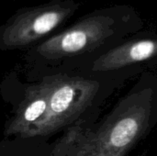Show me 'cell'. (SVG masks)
Returning <instances> with one entry per match:
<instances>
[{"mask_svg":"<svg viewBox=\"0 0 157 156\" xmlns=\"http://www.w3.org/2000/svg\"><path fill=\"white\" fill-rule=\"evenodd\" d=\"M45 81L49 91L46 112L26 138L48 136L67 125L83 111L98 87L93 81L78 77L55 75Z\"/></svg>","mask_w":157,"mask_h":156,"instance_id":"4","label":"cell"},{"mask_svg":"<svg viewBox=\"0 0 157 156\" xmlns=\"http://www.w3.org/2000/svg\"><path fill=\"white\" fill-rule=\"evenodd\" d=\"M157 56V34H144L120 42L104 51L93 63L95 71H110Z\"/></svg>","mask_w":157,"mask_h":156,"instance_id":"5","label":"cell"},{"mask_svg":"<svg viewBox=\"0 0 157 156\" xmlns=\"http://www.w3.org/2000/svg\"><path fill=\"white\" fill-rule=\"evenodd\" d=\"M48 86L45 79L26 89L14 117L6 125V136L26 138L31 128L43 117L48 106Z\"/></svg>","mask_w":157,"mask_h":156,"instance_id":"6","label":"cell"},{"mask_svg":"<svg viewBox=\"0 0 157 156\" xmlns=\"http://www.w3.org/2000/svg\"><path fill=\"white\" fill-rule=\"evenodd\" d=\"M148 116L145 105L133 103L96 134L80 140L71 131L58 146L75 148L73 156H123L145 130Z\"/></svg>","mask_w":157,"mask_h":156,"instance_id":"3","label":"cell"},{"mask_svg":"<svg viewBox=\"0 0 157 156\" xmlns=\"http://www.w3.org/2000/svg\"><path fill=\"white\" fill-rule=\"evenodd\" d=\"M144 20L129 5H113L95 9L56 32L34 52L44 60H60L110 49L129 34L143 29Z\"/></svg>","mask_w":157,"mask_h":156,"instance_id":"1","label":"cell"},{"mask_svg":"<svg viewBox=\"0 0 157 156\" xmlns=\"http://www.w3.org/2000/svg\"><path fill=\"white\" fill-rule=\"evenodd\" d=\"M80 6L75 0H49L20 7L0 26V49L20 50L39 45L54 35Z\"/></svg>","mask_w":157,"mask_h":156,"instance_id":"2","label":"cell"}]
</instances>
